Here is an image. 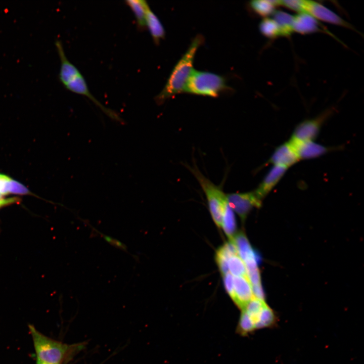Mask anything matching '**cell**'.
Masks as SVG:
<instances>
[{
  "label": "cell",
  "mask_w": 364,
  "mask_h": 364,
  "mask_svg": "<svg viewBox=\"0 0 364 364\" xmlns=\"http://www.w3.org/2000/svg\"><path fill=\"white\" fill-rule=\"evenodd\" d=\"M146 26L149 30L155 44H159L161 40L165 37V31L161 22L150 6L146 11Z\"/></svg>",
  "instance_id": "obj_15"
},
{
  "label": "cell",
  "mask_w": 364,
  "mask_h": 364,
  "mask_svg": "<svg viewBox=\"0 0 364 364\" xmlns=\"http://www.w3.org/2000/svg\"><path fill=\"white\" fill-rule=\"evenodd\" d=\"M55 46L60 60L59 78L65 88L89 99L111 119L120 123L123 122L124 121L116 112L104 106L92 95L81 73L68 59L62 42L57 40Z\"/></svg>",
  "instance_id": "obj_2"
},
{
  "label": "cell",
  "mask_w": 364,
  "mask_h": 364,
  "mask_svg": "<svg viewBox=\"0 0 364 364\" xmlns=\"http://www.w3.org/2000/svg\"><path fill=\"white\" fill-rule=\"evenodd\" d=\"M225 77L208 71L194 70L188 82L185 93L192 95L216 98L222 93H230Z\"/></svg>",
  "instance_id": "obj_4"
},
{
  "label": "cell",
  "mask_w": 364,
  "mask_h": 364,
  "mask_svg": "<svg viewBox=\"0 0 364 364\" xmlns=\"http://www.w3.org/2000/svg\"><path fill=\"white\" fill-rule=\"evenodd\" d=\"M238 254L234 244L229 242L220 247L216 253V261L222 276L229 273L228 260L233 255Z\"/></svg>",
  "instance_id": "obj_17"
},
{
  "label": "cell",
  "mask_w": 364,
  "mask_h": 364,
  "mask_svg": "<svg viewBox=\"0 0 364 364\" xmlns=\"http://www.w3.org/2000/svg\"><path fill=\"white\" fill-rule=\"evenodd\" d=\"M125 3L133 12L136 19L138 28L142 31L146 29V14L147 8L149 6L144 0H127Z\"/></svg>",
  "instance_id": "obj_16"
},
{
  "label": "cell",
  "mask_w": 364,
  "mask_h": 364,
  "mask_svg": "<svg viewBox=\"0 0 364 364\" xmlns=\"http://www.w3.org/2000/svg\"><path fill=\"white\" fill-rule=\"evenodd\" d=\"M279 5L298 13H303L304 0L279 1Z\"/></svg>",
  "instance_id": "obj_24"
},
{
  "label": "cell",
  "mask_w": 364,
  "mask_h": 364,
  "mask_svg": "<svg viewBox=\"0 0 364 364\" xmlns=\"http://www.w3.org/2000/svg\"><path fill=\"white\" fill-rule=\"evenodd\" d=\"M226 198L231 208L239 216L242 221H244L253 208L260 207L262 201L254 191L229 194L226 195Z\"/></svg>",
  "instance_id": "obj_7"
},
{
  "label": "cell",
  "mask_w": 364,
  "mask_h": 364,
  "mask_svg": "<svg viewBox=\"0 0 364 364\" xmlns=\"http://www.w3.org/2000/svg\"><path fill=\"white\" fill-rule=\"evenodd\" d=\"M11 178L7 175L0 174V193L6 195L9 193V183Z\"/></svg>",
  "instance_id": "obj_27"
},
{
  "label": "cell",
  "mask_w": 364,
  "mask_h": 364,
  "mask_svg": "<svg viewBox=\"0 0 364 364\" xmlns=\"http://www.w3.org/2000/svg\"><path fill=\"white\" fill-rule=\"evenodd\" d=\"M272 16V19L279 26L281 36H288L293 32L292 29L293 16L280 11H276Z\"/></svg>",
  "instance_id": "obj_19"
},
{
  "label": "cell",
  "mask_w": 364,
  "mask_h": 364,
  "mask_svg": "<svg viewBox=\"0 0 364 364\" xmlns=\"http://www.w3.org/2000/svg\"><path fill=\"white\" fill-rule=\"evenodd\" d=\"M204 40V37L200 34L192 40L186 52L175 65L164 87L154 98L158 105L163 104L176 95L185 93L188 82L194 70L193 64L197 51Z\"/></svg>",
  "instance_id": "obj_1"
},
{
  "label": "cell",
  "mask_w": 364,
  "mask_h": 364,
  "mask_svg": "<svg viewBox=\"0 0 364 364\" xmlns=\"http://www.w3.org/2000/svg\"><path fill=\"white\" fill-rule=\"evenodd\" d=\"M221 228L229 238V241H231L236 234V224L234 211L229 203L223 214Z\"/></svg>",
  "instance_id": "obj_20"
},
{
  "label": "cell",
  "mask_w": 364,
  "mask_h": 364,
  "mask_svg": "<svg viewBox=\"0 0 364 364\" xmlns=\"http://www.w3.org/2000/svg\"><path fill=\"white\" fill-rule=\"evenodd\" d=\"M228 267L229 273L233 277L247 276L245 265L238 254H234L229 258Z\"/></svg>",
  "instance_id": "obj_22"
},
{
  "label": "cell",
  "mask_w": 364,
  "mask_h": 364,
  "mask_svg": "<svg viewBox=\"0 0 364 364\" xmlns=\"http://www.w3.org/2000/svg\"><path fill=\"white\" fill-rule=\"evenodd\" d=\"M303 13L309 14L317 21L352 29L351 25L327 7L314 1L304 0Z\"/></svg>",
  "instance_id": "obj_8"
},
{
  "label": "cell",
  "mask_w": 364,
  "mask_h": 364,
  "mask_svg": "<svg viewBox=\"0 0 364 364\" xmlns=\"http://www.w3.org/2000/svg\"><path fill=\"white\" fill-rule=\"evenodd\" d=\"M36 364H48V363L43 362H42V361H40V360H38L36 359Z\"/></svg>",
  "instance_id": "obj_29"
},
{
  "label": "cell",
  "mask_w": 364,
  "mask_h": 364,
  "mask_svg": "<svg viewBox=\"0 0 364 364\" xmlns=\"http://www.w3.org/2000/svg\"><path fill=\"white\" fill-rule=\"evenodd\" d=\"M223 278L226 291L233 300L234 297V277L229 272L223 275Z\"/></svg>",
  "instance_id": "obj_26"
},
{
  "label": "cell",
  "mask_w": 364,
  "mask_h": 364,
  "mask_svg": "<svg viewBox=\"0 0 364 364\" xmlns=\"http://www.w3.org/2000/svg\"><path fill=\"white\" fill-rule=\"evenodd\" d=\"M259 29L261 33L268 38H275L281 36L279 25L272 18H263L260 22Z\"/></svg>",
  "instance_id": "obj_21"
},
{
  "label": "cell",
  "mask_w": 364,
  "mask_h": 364,
  "mask_svg": "<svg viewBox=\"0 0 364 364\" xmlns=\"http://www.w3.org/2000/svg\"><path fill=\"white\" fill-rule=\"evenodd\" d=\"M292 29L293 32L302 34L321 31L327 32L316 19L306 13H300L293 16Z\"/></svg>",
  "instance_id": "obj_13"
},
{
  "label": "cell",
  "mask_w": 364,
  "mask_h": 364,
  "mask_svg": "<svg viewBox=\"0 0 364 364\" xmlns=\"http://www.w3.org/2000/svg\"><path fill=\"white\" fill-rule=\"evenodd\" d=\"M300 160L294 146L289 141L275 149L269 158L268 163L272 165L281 166L289 168Z\"/></svg>",
  "instance_id": "obj_9"
},
{
  "label": "cell",
  "mask_w": 364,
  "mask_h": 364,
  "mask_svg": "<svg viewBox=\"0 0 364 364\" xmlns=\"http://www.w3.org/2000/svg\"><path fill=\"white\" fill-rule=\"evenodd\" d=\"M2 195L0 193V199H2Z\"/></svg>",
  "instance_id": "obj_30"
},
{
  "label": "cell",
  "mask_w": 364,
  "mask_h": 364,
  "mask_svg": "<svg viewBox=\"0 0 364 364\" xmlns=\"http://www.w3.org/2000/svg\"><path fill=\"white\" fill-rule=\"evenodd\" d=\"M229 242L235 246L238 255L244 262L247 272L258 269L255 252L242 232L236 233L233 239Z\"/></svg>",
  "instance_id": "obj_10"
},
{
  "label": "cell",
  "mask_w": 364,
  "mask_h": 364,
  "mask_svg": "<svg viewBox=\"0 0 364 364\" xmlns=\"http://www.w3.org/2000/svg\"><path fill=\"white\" fill-rule=\"evenodd\" d=\"M257 188L254 191L257 197L262 200L276 186L285 174L286 167L272 165Z\"/></svg>",
  "instance_id": "obj_11"
},
{
  "label": "cell",
  "mask_w": 364,
  "mask_h": 364,
  "mask_svg": "<svg viewBox=\"0 0 364 364\" xmlns=\"http://www.w3.org/2000/svg\"><path fill=\"white\" fill-rule=\"evenodd\" d=\"M333 109L325 110L317 116L300 122L294 129L290 140L295 142L314 141L321 127Z\"/></svg>",
  "instance_id": "obj_6"
},
{
  "label": "cell",
  "mask_w": 364,
  "mask_h": 364,
  "mask_svg": "<svg viewBox=\"0 0 364 364\" xmlns=\"http://www.w3.org/2000/svg\"><path fill=\"white\" fill-rule=\"evenodd\" d=\"M289 141L294 146L300 160L318 158L332 150L331 148L318 144L314 141L295 142Z\"/></svg>",
  "instance_id": "obj_14"
},
{
  "label": "cell",
  "mask_w": 364,
  "mask_h": 364,
  "mask_svg": "<svg viewBox=\"0 0 364 364\" xmlns=\"http://www.w3.org/2000/svg\"><path fill=\"white\" fill-rule=\"evenodd\" d=\"M19 201L17 198H10L8 199H0V208L7 205H11Z\"/></svg>",
  "instance_id": "obj_28"
},
{
  "label": "cell",
  "mask_w": 364,
  "mask_h": 364,
  "mask_svg": "<svg viewBox=\"0 0 364 364\" xmlns=\"http://www.w3.org/2000/svg\"><path fill=\"white\" fill-rule=\"evenodd\" d=\"M87 224L94 231L97 233V235L100 236L108 243L117 249L122 250L124 252L128 253V252L127 251V247L124 243L115 238H113L110 236H107L103 234L102 233H101L98 230L94 228L92 225H91L89 223H87Z\"/></svg>",
  "instance_id": "obj_23"
},
{
  "label": "cell",
  "mask_w": 364,
  "mask_h": 364,
  "mask_svg": "<svg viewBox=\"0 0 364 364\" xmlns=\"http://www.w3.org/2000/svg\"><path fill=\"white\" fill-rule=\"evenodd\" d=\"M279 1L256 0L249 2V8L256 15L264 18L272 15Z\"/></svg>",
  "instance_id": "obj_18"
},
{
  "label": "cell",
  "mask_w": 364,
  "mask_h": 364,
  "mask_svg": "<svg viewBox=\"0 0 364 364\" xmlns=\"http://www.w3.org/2000/svg\"><path fill=\"white\" fill-rule=\"evenodd\" d=\"M189 169L195 176L206 197L212 218L218 228H221L222 218L228 202L222 190L206 177L197 167Z\"/></svg>",
  "instance_id": "obj_5"
},
{
  "label": "cell",
  "mask_w": 364,
  "mask_h": 364,
  "mask_svg": "<svg viewBox=\"0 0 364 364\" xmlns=\"http://www.w3.org/2000/svg\"><path fill=\"white\" fill-rule=\"evenodd\" d=\"M234 297L233 301L241 310L254 297L252 286L246 276L234 277Z\"/></svg>",
  "instance_id": "obj_12"
},
{
  "label": "cell",
  "mask_w": 364,
  "mask_h": 364,
  "mask_svg": "<svg viewBox=\"0 0 364 364\" xmlns=\"http://www.w3.org/2000/svg\"><path fill=\"white\" fill-rule=\"evenodd\" d=\"M36 359L48 364H63L85 348V343L67 344L52 339L29 325Z\"/></svg>",
  "instance_id": "obj_3"
},
{
  "label": "cell",
  "mask_w": 364,
  "mask_h": 364,
  "mask_svg": "<svg viewBox=\"0 0 364 364\" xmlns=\"http://www.w3.org/2000/svg\"><path fill=\"white\" fill-rule=\"evenodd\" d=\"M9 193L27 195L29 194V191L24 185L11 178L9 183Z\"/></svg>",
  "instance_id": "obj_25"
}]
</instances>
